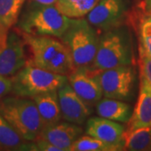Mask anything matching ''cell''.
<instances>
[{
    "mask_svg": "<svg viewBox=\"0 0 151 151\" xmlns=\"http://www.w3.org/2000/svg\"><path fill=\"white\" fill-rule=\"evenodd\" d=\"M69 18L55 4L43 5L29 4L17 22V27L22 33L35 36L59 38L69 27Z\"/></svg>",
    "mask_w": 151,
    "mask_h": 151,
    "instance_id": "obj_3",
    "label": "cell"
},
{
    "mask_svg": "<svg viewBox=\"0 0 151 151\" xmlns=\"http://www.w3.org/2000/svg\"><path fill=\"white\" fill-rule=\"evenodd\" d=\"M57 94L62 119L78 125L84 124L92 110L74 92L68 81L57 90Z\"/></svg>",
    "mask_w": 151,
    "mask_h": 151,
    "instance_id": "obj_11",
    "label": "cell"
},
{
    "mask_svg": "<svg viewBox=\"0 0 151 151\" xmlns=\"http://www.w3.org/2000/svg\"><path fill=\"white\" fill-rule=\"evenodd\" d=\"M12 91L11 78L0 75V99L5 97Z\"/></svg>",
    "mask_w": 151,
    "mask_h": 151,
    "instance_id": "obj_24",
    "label": "cell"
},
{
    "mask_svg": "<svg viewBox=\"0 0 151 151\" xmlns=\"http://www.w3.org/2000/svg\"><path fill=\"white\" fill-rule=\"evenodd\" d=\"M96 111L99 117L118 123H128L132 116V108L121 100L104 97L96 104Z\"/></svg>",
    "mask_w": 151,
    "mask_h": 151,
    "instance_id": "obj_16",
    "label": "cell"
},
{
    "mask_svg": "<svg viewBox=\"0 0 151 151\" xmlns=\"http://www.w3.org/2000/svg\"><path fill=\"white\" fill-rule=\"evenodd\" d=\"M134 63V40L129 26L124 24L99 35L97 54L90 70L101 71Z\"/></svg>",
    "mask_w": 151,
    "mask_h": 151,
    "instance_id": "obj_1",
    "label": "cell"
},
{
    "mask_svg": "<svg viewBox=\"0 0 151 151\" xmlns=\"http://www.w3.org/2000/svg\"><path fill=\"white\" fill-rule=\"evenodd\" d=\"M67 76L44 70L27 62L12 76V91L14 96L32 98L37 95L57 91L67 82Z\"/></svg>",
    "mask_w": 151,
    "mask_h": 151,
    "instance_id": "obj_6",
    "label": "cell"
},
{
    "mask_svg": "<svg viewBox=\"0 0 151 151\" xmlns=\"http://www.w3.org/2000/svg\"><path fill=\"white\" fill-rule=\"evenodd\" d=\"M129 14L128 0H100L86 19L97 32L103 33L124 24Z\"/></svg>",
    "mask_w": 151,
    "mask_h": 151,
    "instance_id": "obj_9",
    "label": "cell"
},
{
    "mask_svg": "<svg viewBox=\"0 0 151 151\" xmlns=\"http://www.w3.org/2000/svg\"><path fill=\"white\" fill-rule=\"evenodd\" d=\"M151 126V89L141 83L139 95L134 113L129 121L128 130Z\"/></svg>",
    "mask_w": 151,
    "mask_h": 151,
    "instance_id": "obj_15",
    "label": "cell"
},
{
    "mask_svg": "<svg viewBox=\"0 0 151 151\" xmlns=\"http://www.w3.org/2000/svg\"><path fill=\"white\" fill-rule=\"evenodd\" d=\"M0 113L24 141L37 139L44 124L33 99L4 97L0 99Z\"/></svg>",
    "mask_w": 151,
    "mask_h": 151,
    "instance_id": "obj_5",
    "label": "cell"
},
{
    "mask_svg": "<svg viewBox=\"0 0 151 151\" xmlns=\"http://www.w3.org/2000/svg\"><path fill=\"white\" fill-rule=\"evenodd\" d=\"M140 19L139 27L140 54L151 57V12L147 11Z\"/></svg>",
    "mask_w": 151,
    "mask_h": 151,
    "instance_id": "obj_22",
    "label": "cell"
},
{
    "mask_svg": "<svg viewBox=\"0 0 151 151\" xmlns=\"http://www.w3.org/2000/svg\"><path fill=\"white\" fill-rule=\"evenodd\" d=\"M32 99L37 107L44 127L60 122L62 117L57 91L37 95Z\"/></svg>",
    "mask_w": 151,
    "mask_h": 151,
    "instance_id": "obj_14",
    "label": "cell"
},
{
    "mask_svg": "<svg viewBox=\"0 0 151 151\" xmlns=\"http://www.w3.org/2000/svg\"><path fill=\"white\" fill-rule=\"evenodd\" d=\"M150 12H151V10H150Z\"/></svg>",
    "mask_w": 151,
    "mask_h": 151,
    "instance_id": "obj_27",
    "label": "cell"
},
{
    "mask_svg": "<svg viewBox=\"0 0 151 151\" xmlns=\"http://www.w3.org/2000/svg\"><path fill=\"white\" fill-rule=\"evenodd\" d=\"M124 150L119 146L105 143L90 135L81 136L70 148V151H118Z\"/></svg>",
    "mask_w": 151,
    "mask_h": 151,
    "instance_id": "obj_21",
    "label": "cell"
},
{
    "mask_svg": "<svg viewBox=\"0 0 151 151\" xmlns=\"http://www.w3.org/2000/svg\"><path fill=\"white\" fill-rule=\"evenodd\" d=\"M58 0H29V4H43V5H51L55 4Z\"/></svg>",
    "mask_w": 151,
    "mask_h": 151,
    "instance_id": "obj_25",
    "label": "cell"
},
{
    "mask_svg": "<svg viewBox=\"0 0 151 151\" xmlns=\"http://www.w3.org/2000/svg\"><path fill=\"white\" fill-rule=\"evenodd\" d=\"M68 82L81 100L90 108L102 99L103 94L96 70L75 69L67 76Z\"/></svg>",
    "mask_w": 151,
    "mask_h": 151,
    "instance_id": "obj_10",
    "label": "cell"
},
{
    "mask_svg": "<svg viewBox=\"0 0 151 151\" xmlns=\"http://www.w3.org/2000/svg\"><path fill=\"white\" fill-rule=\"evenodd\" d=\"M86 134L97 138L105 143L119 146L124 150V128L118 122L93 117L87 120Z\"/></svg>",
    "mask_w": 151,
    "mask_h": 151,
    "instance_id": "obj_13",
    "label": "cell"
},
{
    "mask_svg": "<svg viewBox=\"0 0 151 151\" xmlns=\"http://www.w3.org/2000/svg\"><path fill=\"white\" fill-rule=\"evenodd\" d=\"M124 150H151V126L137 128L124 133Z\"/></svg>",
    "mask_w": 151,
    "mask_h": 151,
    "instance_id": "obj_17",
    "label": "cell"
},
{
    "mask_svg": "<svg viewBox=\"0 0 151 151\" xmlns=\"http://www.w3.org/2000/svg\"><path fill=\"white\" fill-rule=\"evenodd\" d=\"M24 1H25V0H24Z\"/></svg>",
    "mask_w": 151,
    "mask_h": 151,
    "instance_id": "obj_28",
    "label": "cell"
},
{
    "mask_svg": "<svg viewBox=\"0 0 151 151\" xmlns=\"http://www.w3.org/2000/svg\"><path fill=\"white\" fill-rule=\"evenodd\" d=\"M100 0H58L55 5L69 18H81L92 10Z\"/></svg>",
    "mask_w": 151,
    "mask_h": 151,
    "instance_id": "obj_19",
    "label": "cell"
},
{
    "mask_svg": "<svg viewBox=\"0 0 151 151\" xmlns=\"http://www.w3.org/2000/svg\"><path fill=\"white\" fill-rule=\"evenodd\" d=\"M31 58L29 63L60 75L67 76L75 70L69 49L62 41L51 36H35L22 33Z\"/></svg>",
    "mask_w": 151,
    "mask_h": 151,
    "instance_id": "obj_2",
    "label": "cell"
},
{
    "mask_svg": "<svg viewBox=\"0 0 151 151\" xmlns=\"http://www.w3.org/2000/svg\"><path fill=\"white\" fill-rule=\"evenodd\" d=\"M24 0H0V31L7 32L19 20Z\"/></svg>",
    "mask_w": 151,
    "mask_h": 151,
    "instance_id": "obj_18",
    "label": "cell"
},
{
    "mask_svg": "<svg viewBox=\"0 0 151 151\" xmlns=\"http://www.w3.org/2000/svg\"><path fill=\"white\" fill-rule=\"evenodd\" d=\"M145 6V9L147 11L151 10V0H144V3H143Z\"/></svg>",
    "mask_w": 151,
    "mask_h": 151,
    "instance_id": "obj_26",
    "label": "cell"
},
{
    "mask_svg": "<svg viewBox=\"0 0 151 151\" xmlns=\"http://www.w3.org/2000/svg\"><path fill=\"white\" fill-rule=\"evenodd\" d=\"M24 139L0 113V148L14 150H21Z\"/></svg>",
    "mask_w": 151,
    "mask_h": 151,
    "instance_id": "obj_20",
    "label": "cell"
},
{
    "mask_svg": "<svg viewBox=\"0 0 151 151\" xmlns=\"http://www.w3.org/2000/svg\"><path fill=\"white\" fill-rule=\"evenodd\" d=\"M96 77L104 97L129 101L134 96L137 78L134 65L118 66L96 71Z\"/></svg>",
    "mask_w": 151,
    "mask_h": 151,
    "instance_id": "obj_7",
    "label": "cell"
},
{
    "mask_svg": "<svg viewBox=\"0 0 151 151\" xmlns=\"http://www.w3.org/2000/svg\"><path fill=\"white\" fill-rule=\"evenodd\" d=\"M83 130L78 124L58 122L44 127L38 138L48 141L61 151H70L75 141L80 138Z\"/></svg>",
    "mask_w": 151,
    "mask_h": 151,
    "instance_id": "obj_12",
    "label": "cell"
},
{
    "mask_svg": "<svg viewBox=\"0 0 151 151\" xmlns=\"http://www.w3.org/2000/svg\"><path fill=\"white\" fill-rule=\"evenodd\" d=\"M141 83L151 89V57L140 54Z\"/></svg>",
    "mask_w": 151,
    "mask_h": 151,
    "instance_id": "obj_23",
    "label": "cell"
},
{
    "mask_svg": "<svg viewBox=\"0 0 151 151\" xmlns=\"http://www.w3.org/2000/svg\"><path fill=\"white\" fill-rule=\"evenodd\" d=\"M25 42L14 29L0 31V75L13 76L27 64Z\"/></svg>",
    "mask_w": 151,
    "mask_h": 151,
    "instance_id": "obj_8",
    "label": "cell"
},
{
    "mask_svg": "<svg viewBox=\"0 0 151 151\" xmlns=\"http://www.w3.org/2000/svg\"><path fill=\"white\" fill-rule=\"evenodd\" d=\"M98 34L85 18H71L60 40L69 49L76 69H91L98 47Z\"/></svg>",
    "mask_w": 151,
    "mask_h": 151,
    "instance_id": "obj_4",
    "label": "cell"
}]
</instances>
